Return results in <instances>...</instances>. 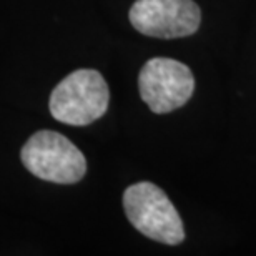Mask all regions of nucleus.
Here are the masks:
<instances>
[{
    "instance_id": "obj_1",
    "label": "nucleus",
    "mask_w": 256,
    "mask_h": 256,
    "mask_svg": "<svg viewBox=\"0 0 256 256\" xmlns=\"http://www.w3.org/2000/svg\"><path fill=\"white\" fill-rule=\"evenodd\" d=\"M110 92L100 72L82 68L72 72L50 95V114L66 125L85 126L105 115Z\"/></svg>"
},
{
    "instance_id": "obj_2",
    "label": "nucleus",
    "mask_w": 256,
    "mask_h": 256,
    "mask_svg": "<svg viewBox=\"0 0 256 256\" xmlns=\"http://www.w3.org/2000/svg\"><path fill=\"white\" fill-rule=\"evenodd\" d=\"M126 218L142 234L165 244L185 240L183 222L166 193L150 182L128 186L124 193Z\"/></svg>"
},
{
    "instance_id": "obj_3",
    "label": "nucleus",
    "mask_w": 256,
    "mask_h": 256,
    "mask_svg": "<svg viewBox=\"0 0 256 256\" xmlns=\"http://www.w3.org/2000/svg\"><path fill=\"white\" fill-rule=\"evenodd\" d=\"M27 170L40 180L72 185L86 173L85 156L62 133L40 130L28 138L20 153Z\"/></svg>"
},
{
    "instance_id": "obj_4",
    "label": "nucleus",
    "mask_w": 256,
    "mask_h": 256,
    "mask_svg": "<svg viewBox=\"0 0 256 256\" xmlns=\"http://www.w3.org/2000/svg\"><path fill=\"white\" fill-rule=\"evenodd\" d=\"M143 102L153 114H170L192 98L194 78L185 64L173 58H152L138 76Z\"/></svg>"
},
{
    "instance_id": "obj_5",
    "label": "nucleus",
    "mask_w": 256,
    "mask_h": 256,
    "mask_svg": "<svg viewBox=\"0 0 256 256\" xmlns=\"http://www.w3.org/2000/svg\"><path fill=\"white\" fill-rule=\"evenodd\" d=\"M128 17L138 32L156 38L188 37L202 22V12L193 0H136Z\"/></svg>"
}]
</instances>
